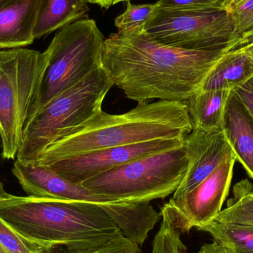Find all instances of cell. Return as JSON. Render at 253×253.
<instances>
[{
  "label": "cell",
  "instance_id": "4dcf8cb0",
  "mask_svg": "<svg viewBox=\"0 0 253 253\" xmlns=\"http://www.w3.org/2000/svg\"><path fill=\"white\" fill-rule=\"evenodd\" d=\"M195 253H212V251H211V248H210L209 244H206V245H203V246L201 248V249L199 250L198 252Z\"/></svg>",
  "mask_w": 253,
  "mask_h": 253
},
{
  "label": "cell",
  "instance_id": "9a60e30c",
  "mask_svg": "<svg viewBox=\"0 0 253 253\" xmlns=\"http://www.w3.org/2000/svg\"><path fill=\"white\" fill-rule=\"evenodd\" d=\"M231 89L200 90L185 102L193 128L223 129Z\"/></svg>",
  "mask_w": 253,
  "mask_h": 253
},
{
  "label": "cell",
  "instance_id": "2e32d148",
  "mask_svg": "<svg viewBox=\"0 0 253 253\" xmlns=\"http://www.w3.org/2000/svg\"><path fill=\"white\" fill-rule=\"evenodd\" d=\"M88 10L84 0H40L34 38H42L80 20Z\"/></svg>",
  "mask_w": 253,
  "mask_h": 253
},
{
  "label": "cell",
  "instance_id": "8992f818",
  "mask_svg": "<svg viewBox=\"0 0 253 253\" xmlns=\"http://www.w3.org/2000/svg\"><path fill=\"white\" fill-rule=\"evenodd\" d=\"M114 83L102 66L59 95L27 121L16 160L33 162L62 132L87 121L102 109Z\"/></svg>",
  "mask_w": 253,
  "mask_h": 253
},
{
  "label": "cell",
  "instance_id": "5b68a950",
  "mask_svg": "<svg viewBox=\"0 0 253 253\" xmlns=\"http://www.w3.org/2000/svg\"><path fill=\"white\" fill-rule=\"evenodd\" d=\"M104 42L93 19H80L61 28L45 50L47 68L28 120L101 66Z\"/></svg>",
  "mask_w": 253,
  "mask_h": 253
},
{
  "label": "cell",
  "instance_id": "d4e9b609",
  "mask_svg": "<svg viewBox=\"0 0 253 253\" xmlns=\"http://www.w3.org/2000/svg\"><path fill=\"white\" fill-rule=\"evenodd\" d=\"M158 6L166 8L224 7L222 0H158Z\"/></svg>",
  "mask_w": 253,
  "mask_h": 253
},
{
  "label": "cell",
  "instance_id": "7a4b0ae2",
  "mask_svg": "<svg viewBox=\"0 0 253 253\" xmlns=\"http://www.w3.org/2000/svg\"><path fill=\"white\" fill-rule=\"evenodd\" d=\"M193 126L185 102L138 103L119 115L101 109L81 125L60 134L29 163L45 167L61 159L160 138H185Z\"/></svg>",
  "mask_w": 253,
  "mask_h": 253
},
{
  "label": "cell",
  "instance_id": "603a6c76",
  "mask_svg": "<svg viewBox=\"0 0 253 253\" xmlns=\"http://www.w3.org/2000/svg\"><path fill=\"white\" fill-rule=\"evenodd\" d=\"M162 216V222L153 242L152 253H181L185 250L180 233L174 228L167 217Z\"/></svg>",
  "mask_w": 253,
  "mask_h": 253
},
{
  "label": "cell",
  "instance_id": "cb8c5ba5",
  "mask_svg": "<svg viewBox=\"0 0 253 253\" xmlns=\"http://www.w3.org/2000/svg\"><path fill=\"white\" fill-rule=\"evenodd\" d=\"M157 3L134 4L127 3L126 11L114 20L118 31H125L142 26L148 20L152 13L157 8Z\"/></svg>",
  "mask_w": 253,
  "mask_h": 253
},
{
  "label": "cell",
  "instance_id": "30bf717a",
  "mask_svg": "<svg viewBox=\"0 0 253 253\" xmlns=\"http://www.w3.org/2000/svg\"><path fill=\"white\" fill-rule=\"evenodd\" d=\"M185 138H160L144 142L111 147L61 159L45 166L66 179L83 184L84 181L129 162L179 147Z\"/></svg>",
  "mask_w": 253,
  "mask_h": 253
},
{
  "label": "cell",
  "instance_id": "f546056e",
  "mask_svg": "<svg viewBox=\"0 0 253 253\" xmlns=\"http://www.w3.org/2000/svg\"><path fill=\"white\" fill-rule=\"evenodd\" d=\"M243 1L244 0H222V2L223 4H224V7L227 10H230L233 8L235 6L237 5L239 3Z\"/></svg>",
  "mask_w": 253,
  "mask_h": 253
},
{
  "label": "cell",
  "instance_id": "ba28073f",
  "mask_svg": "<svg viewBox=\"0 0 253 253\" xmlns=\"http://www.w3.org/2000/svg\"><path fill=\"white\" fill-rule=\"evenodd\" d=\"M143 28L159 42L178 48L230 51L239 46L234 22L225 7L158 6Z\"/></svg>",
  "mask_w": 253,
  "mask_h": 253
},
{
  "label": "cell",
  "instance_id": "4316f807",
  "mask_svg": "<svg viewBox=\"0 0 253 253\" xmlns=\"http://www.w3.org/2000/svg\"><path fill=\"white\" fill-rule=\"evenodd\" d=\"M209 245L212 253H236L231 247L221 245L218 242H213Z\"/></svg>",
  "mask_w": 253,
  "mask_h": 253
},
{
  "label": "cell",
  "instance_id": "e0dca14e",
  "mask_svg": "<svg viewBox=\"0 0 253 253\" xmlns=\"http://www.w3.org/2000/svg\"><path fill=\"white\" fill-rule=\"evenodd\" d=\"M253 75V59L238 49L226 53L211 70L201 90L231 89Z\"/></svg>",
  "mask_w": 253,
  "mask_h": 253
},
{
  "label": "cell",
  "instance_id": "7402d4cb",
  "mask_svg": "<svg viewBox=\"0 0 253 253\" xmlns=\"http://www.w3.org/2000/svg\"><path fill=\"white\" fill-rule=\"evenodd\" d=\"M239 37V47L253 42V0H244L229 10Z\"/></svg>",
  "mask_w": 253,
  "mask_h": 253
},
{
  "label": "cell",
  "instance_id": "44dd1931",
  "mask_svg": "<svg viewBox=\"0 0 253 253\" xmlns=\"http://www.w3.org/2000/svg\"><path fill=\"white\" fill-rule=\"evenodd\" d=\"M56 253H140L139 246L123 234L108 242L82 248L59 247Z\"/></svg>",
  "mask_w": 253,
  "mask_h": 253
},
{
  "label": "cell",
  "instance_id": "d6a6232c",
  "mask_svg": "<svg viewBox=\"0 0 253 253\" xmlns=\"http://www.w3.org/2000/svg\"><path fill=\"white\" fill-rule=\"evenodd\" d=\"M0 253H7L6 252L5 250L3 248V247L1 246V244H0Z\"/></svg>",
  "mask_w": 253,
  "mask_h": 253
},
{
  "label": "cell",
  "instance_id": "52a82bcc",
  "mask_svg": "<svg viewBox=\"0 0 253 253\" xmlns=\"http://www.w3.org/2000/svg\"><path fill=\"white\" fill-rule=\"evenodd\" d=\"M47 66L45 51L24 47L0 50V141L4 160L16 158Z\"/></svg>",
  "mask_w": 253,
  "mask_h": 253
},
{
  "label": "cell",
  "instance_id": "4fadbf2b",
  "mask_svg": "<svg viewBox=\"0 0 253 253\" xmlns=\"http://www.w3.org/2000/svg\"><path fill=\"white\" fill-rule=\"evenodd\" d=\"M40 0H0V49L34 42Z\"/></svg>",
  "mask_w": 253,
  "mask_h": 253
},
{
  "label": "cell",
  "instance_id": "d6986e66",
  "mask_svg": "<svg viewBox=\"0 0 253 253\" xmlns=\"http://www.w3.org/2000/svg\"><path fill=\"white\" fill-rule=\"evenodd\" d=\"M199 230L209 233L213 242L231 247L236 253H253V227L211 221Z\"/></svg>",
  "mask_w": 253,
  "mask_h": 253
},
{
  "label": "cell",
  "instance_id": "ac0fdd59",
  "mask_svg": "<svg viewBox=\"0 0 253 253\" xmlns=\"http://www.w3.org/2000/svg\"><path fill=\"white\" fill-rule=\"evenodd\" d=\"M213 221L253 227V183L248 179L237 183L227 207Z\"/></svg>",
  "mask_w": 253,
  "mask_h": 253
},
{
  "label": "cell",
  "instance_id": "83f0119b",
  "mask_svg": "<svg viewBox=\"0 0 253 253\" xmlns=\"http://www.w3.org/2000/svg\"><path fill=\"white\" fill-rule=\"evenodd\" d=\"M84 1L90 4H97L102 8L108 9L117 3L129 1V0H84Z\"/></svg>",
  "mask_w": 253,
  "mask_h": 253
},
{
  "label": "cell",
  "instance_id": "484cf974",
  "mask_svg": "<svg viewBox=\"0 0 253 253\" xmlns=\"http://www.w3.org/2000/svg\"><path fill=\"white\" fill-rule=\"evenodd\" d=\"M232 91L253 118V75L246 81L233 87Z\"/></svg>",
  "mask_w": 253,
  "mask_h": 253
},
{
  "label": "cell",
  "instance_id": "5bb4252c",
  "mask_svg": "<svg viewBox=\"0 0 253 253\" xmlns=\"http://www.w3.org/2000/svg\"><path fill=\"white\" fill-rule=\"evenodd\" d=\"M223 130L236 159L253 180V118L233 93L227 104Z\"/></svg>",
  "mask_w": 253,
  "mask_h": 253
},
{
  "label": "cell",
  "instance_id": "277c9868",
  "mask_svg": "<svg viewBox=\"0 0 253 253\" xmlns=\"http://www.w3.org/2000/svg\"><path fill=\"white\" fill-rule=\"evenodd\" d=\"M188 165L185 143L149 155L83 182L99 196L116 202L150 203L175 193Z\"/></svg>",
  "mask_w": 253,
  "mask_h": 253
},
{
  "label": "cell",
  "instance_id": "9c48e42d",
  "mask_svg": "<svg viewBox=\"0 0 253 253\" xmlns=\"http://www.w3.org/2000/svg\"><path fill=\"white\" fill-rule=\"evenodd\" d=\"M236 160L231 149L199 185L180 197L171 198L162 208L160 215L167 217L180 233L194 227L201 228L213 221L222 211L230 192Z\"/></svg>",
  "mask_w": 253,
  "mask_h": 253
},
{
  "label": "cell",
  "instance_id": "ffe728a7",
  "mask_svg": "<svg viewBox=\"0 0 253 253\" xmlns=\"http://www.w3.org/2000/svg\"><path fill=\"white\" fill-rule=\"evenodd\" d=\"M0 244L7 253H56L59 248L24 236L1 218Z\"/></svg>",
  "mask_w": 253,
  "mask_h": 253
},
{
  "label": "cell",
  "instance_id": "8fae6325",
  "mask_svg": "<svg viewBox=\"0 0 253 253\" xmlns=\"http://www.w3.org/2000/svg\"><path fill=\"white\" fill-rule=\"evenodd\" d=\"M11 171L28 196L97 204L103 207L107 213L116 203L90 191L83 184L66 179L45 167L16 160Z\"/></svg>",
  "mask_w": 253,
  "mask_h": 253
},
{
  "label": "cell",
  "instance_id": "f1b7e54d",
  "mask_svg": "<svg viewBox=\"0 0 253 253\" xmlns=\"http://www.w3.org/2000/svg\"><path fill=\"white\" fill-rule=\"evenodd\" d=\"M236 49H238L239 51L242 52V53L248 55L250 57L253 59V42L250 43V44L243 46V47H239V48Z\"/></svg>",
  "mask_w": 253,
  "mask_h": 253
},
{
  "label": "cell",
  "instance_id": "1f68e13d",
  "mask_svg": "<svg viewBox=\"0 0 253 253\" xmlns=\"http://www.w3.org/2000/svg\"><path fill=\"white\" fill-rule=\"evenodd\" d=\"M5 190H4V187H3V184L0 182V195L2 194L3 193H4Z\"/></svg>",
  "mask_w": 253,
  "mask_h": 253
},
{
  "label": "cell",
  "instance_id": "3957f363",
  "mask_svg": "<svg viewBox=\"0 0 253 253\" xmlns=\"http://www.w3.org/2000/svg\"><path fill=\"white\" fill-rule=\"evenodd\" d=\"M0 218L27 237L65 248L108 242L123 234L103 207L90 202L4 192L0 195Z\"/></svg>",
  "mask_w": 253,
  "mask_h": 253
},
{
  "label": "cell",
  "instance_id": "6da1fadb",
  "mask_svg": "<svg viewBox=\"0 0 253 253\" xmlns=\"http://www.w3.org/2000/svg\"><path fill=\"white\" fill-rule=\"evenodd\" d=\"M143 27L105 39L101 61L114 86L138 103L150 99L187 102L229 52L166 45L147 35Z\"/></svg>",
  "mask_w": 253,
  "mask_h": 253
},
{
  "label": "cell",
  "instance_id": "7c38bea8",
  "mask_svg": "<svg viewBox=\"0 0 253 253\" xmlns=\"http://www.w3.org/2000/svg\"><path fill=\"white\" fill-rule=\"evenodd\" d=\"M188 157L185 175L172 199L190 192L205 179L231 150L223 129L193 128L184 140Z\"/></svg>",
  "mask_w": 253,
  "mask_h": 253
}]
</instances>
